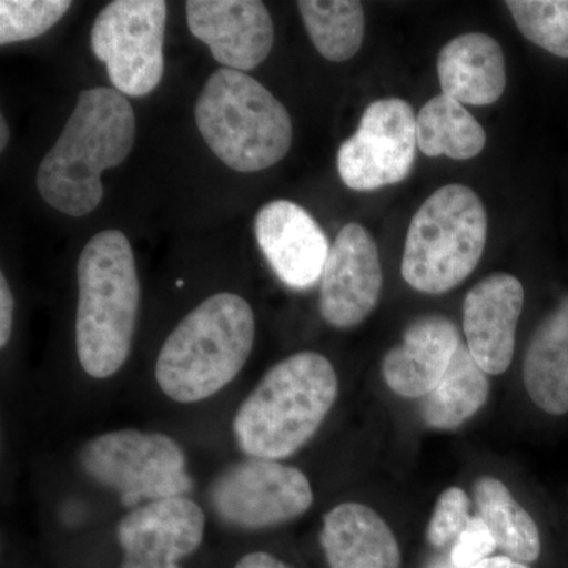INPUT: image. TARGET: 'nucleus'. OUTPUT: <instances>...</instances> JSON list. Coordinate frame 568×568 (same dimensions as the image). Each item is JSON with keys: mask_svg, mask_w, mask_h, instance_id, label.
I'll use <instances>...</instances> for the list:
<instances>
[{"mask_svg": "<svg viewBox=\"0 0 568 568\" xmlns=\"http://www.w3.org/2000/svg\"><path fill=\"white\" fill-rule=\"evenodd\" d=\"M136 136V115L115 89L82 91L65 129L41 160L37 189L44 203L81 219L103 200V171L129 159Z\"/></svg>", "mask_w": 568, "mask_h": 568, "instance_id": "nucleus-1", "label": "nucleus"}, {"mask_svg": "<svg viewBox=\"0 0 568 568\" xmlns=\"http://www.w3.org/2000/svg\"><path fill=\"white\" fill-rule=\"evenodd\" d=\"M338 396L324 355L304 351L272 366L239 407L235 443L250 458L291 457L316 435Z\"/></svg>", "mask_w": 568, "mask_h": 568, "instance_id": "nucleus-2", "label": "nucleus"}, {"mask_svg": "<svg viewBox=\"0 0 568 568\" xmlns=\"http://www.w3.org/2000/svg\"><path fill=\"white\" fill-rule=\"evenodd\" d=\"M78 290V358L89 376L108 379L129 361L141 304L133 248L122 231H102L85 244Z\"/></svg>", "mask_w": 568, "mask_h": 568, "instance_id": "nucleus-3", "label": "nucleus"}, {"mask_svg": "<svg viewBox=\"0 0 568 568\" xmlns=\"http://www.w3.org/2000/svg\"><path fill=\"white\" fill-rule=\"evenodd\" d=\"M256 321L237 294L220 293L183 317L160 349L155 379L173 402H203L219 394L252 354Z\"/></svg>", "mask_w": 568, "mask_h": 568, "instance_id": "nucleus-4", "label": "nucleus"}, {"mask_svg": "<svg viewBox=\"0 0 568 568\" xmlns=\"http://www.w3.org/2000/svg\"><path fill=\"white\" fill-rule=\"evenodd\" d=\"M194 119L209 149L239 173L274 166L293 144L290 112L244 71L216 70L197 97Z\"/></svg>", "mask_w": 568, "mask_h": 568, "instance_id": "nucleus-5", "label": "nucleus"}, {"mask_svg": "<svg viewBox=\"0 0 568 568\" xmlns=\"http://www.w3.org/2000/svg\"><path fill=\"white\" fill-rule=\"evenodd\" d=\"M487 237V211L478 194L462 183L440 186L410 220L403 278L420 293H447L476 271Z\"/></svg>", "mask_w": 568, "mask_h": 568, "instance_id": "nucleus-6", "label": "nucleus"}, {"mask_svg": "<svg viewBox=\"0 0 568 568\" xmlns=\"http://www.w3.org/2000/svg\"><path fill=\"white\" fill-rule=\"evenodd\" d=\"M80 463L92 480L121 495L126 507L192 489L185 452L162 433L118 429L92 437L81 448Z\"/></svg>", "mask_w": 568, "mask_h": 568, "instance_id": "nucleus-7", "label": "nucleus"}, {"mask_svg": "<svg viewBox=\"0 0 568 568\" xmlns=\"http://www.w3.org/2000/svg\"><path fill=\"white\" fill-rule=\"evenodd\" d=\"M166 17L163 0H115L93 21V55L122 95L145 97L162 82Z\"/></svg>", "mask_w": 568, "mask_h": 568, "instance_id": "nucleus-8", "label": "nucleus"}, {"mask_svg": "<svg viewBox=\"0 0 568 568\" xmlns=\"http://www.w3.org/2000/svg\"><path fill=\"white\" fill-rule=\"evenodd\" d=\"M209 496L224 523L250 530L293 521L313 506L305 474L275 459L248 458L227 466Z\"/></svg>", "mask_w": 568, "mask_h": 568, "instance_id": "nucleus-9", "label": "nucleus"}, {"mask_svg": "<svg viewBox=\"0 0 568 568\" xmlns=\"http://www.w3.org/2000/svg\"><path fill=\"white\" fill-rule=\"evenodd\" d=\"M417 118L402 99L368 104L357 132L338 149L336 166L347 189L373 192L405 181L416 163Z\"/></svg>", "mask_w": 568, "mask_h": 568, "instance_id": "nucleus-10", "label": "nucleus"}, {"mask_svg": "<svg viewBox=\"0 0 568 568\" xmlns=\"http://www.w3.org/2000/svg\"><path fill=\"white\" fill-rule=\"evenodd\" d=\"M204 530V510L190 497L141 504L118 526L121 568H181L203 544Z\"/></svg>", "mask_w": 568, "mask_h": 568, "instance_id": "nucleus-11", "label": "nucleus"}, {"mask_svg": "<svg viewBox=\"0 0 568 568\" xmlns=\"http://www.w3.org/2000/svg\"><path fill=\"white\" fill-rule=\"evenodd\" d=\"M321 278L320 312L332 327H357L372 315L383 291V265L375 239L362 224L343 226Z\"/></svg>", "mask_w": 568, "mask_h": 568, "instance_id": "nucleus-12", "label": "nucleus"}, {"mask_svg": "<svg viewBox=\"0 0 568 568\" xmlns=\"http://www.w3.org/2000/svg\"><path fill=\"white\" fill-rule=\"evenodd\" d=\"M186 24L224 69H256L274 47V22L257 0H189Z\"/></svg>", "mask_w": 568, "mask_h": 568, "instance_id": "nucleus-13", "label": "nucleus"}, {"mask_svg": "<svg viewBox=\"0 0 568 568\" xmlns=\"http://www.w3.org/2000/svg\"><path fill=\"white\" fill-rule=\"evenodd\" d=\"M254 234L286 286L306 290L323 276L331 245L323 227L302 205L287 200L263 205L254 220Z\"/></svg>", "mask_w": 568, "mask_h": 568, "instance_id": "nucleus-14", "label": "nucleus"}, {"mask_svg": "<svg viewBox=\"0 0 568 568\" xmlns=\"http://www.w3.org/2000/svg\"><path fill=\"white\" fill-rule=\"evenodd\" d=\"M523 305V284L503 272L487 276L467 293L463 305L467 349L487 375H503L510 366Z\"/></svg>", "mask_w": 568, "mask_h": 568, "instance_id": "nucleus-15", "label": "nucleus"}, {"mask_svg": "<svg viewBox=\"0 0 568 568\" xmlns=\"http://www.w3.org/2000/svg\"><path fill=\"white\" fill-rule=\"evenodd\" d=\"M459 345L454 321L440 315L417 317L407 325L402 345L384 357V381L403 398H424L446 375Z\"/></svg>", "mask_w": 568, "mask_h": 568, "instance_id": "nucleus-16", "label": "nucleus"}, {"mask_svg": "<svg viewBox=\"0 0 568 568\" xmlns=\"http://www.w3.org/2000/svg\"><path fill=\"white\" fill-rule=\"evenodd\" d=\"M437 77L444 95L462 104L496 103L507 84L503 48L487 33L455 37L437 55Z\"/></svg>", "mask_w": 568, "mask_h": 568, "instance_id": "nucleus-17", "label": "nucleus"}, {"mask_svg": "<svg viewBox=\"0 0 568 568\" xmlns=\"http://www.w3.org/2000/svg\"><path fill=\"white\" fill-rule=\"evenodd\" d=\"M321 545L332 568H402L394 532L364 504L332 508L324 518Z\"/></svg>", "mask_w": 568, "mask_h": 568, "instance_id": "nucleus-18", "label": "nucleus"}, {"mask_svg": "<svg viewBox=\"0 0 568 568\" xmlns=\"http://www.w3.org/2000/svg\"><path fill=\"white\" fill-rule=\"evenodd\" d=\"M523 381L544 413H568V295L534 332L523 362Z\"/></svg>", "mask_w": 568, "mask_h": 568, "instance_id": "nucleus-19", "label": "nucleus"}, {"mask_svg": "<svg viewBox=\"0 0 568 568\" xmlns=\"http://www.w3.org/2000/svg\"><path fill=\"white\" fill-rule=\"evenodd\" d=\"M487 373L474 361L467 346L459 345L446 375L420 403V416L429 428L448 432L465 425L487 403Z\"/></svg>", "mask_w": 568, "mask_h": 568, "instance_id": "nucleus-20", "label": "nucleus"}, {"mask_svg": "<svg viewBox=\"0 0 568 568\" xmlns=\"http://www.w3.org/2000/svg\"><path fill=\"white\" fill-rule=\"evenodd\" d=\"M474 497L478 517L488 526L500 551L523 564L538 559L541 544L536 521L503 481L488 476L478 478Z\"/></svg>", "mask_w": 568, "mask_h": 568, "instance_id": "nucleus-21", "label": "nucleus"}, {"mask_svg": "<svg viewBox=\"0 0 568 568\" xmlns=\"http://www.w3.org/2000/svg\"><path fill=\"white\" fill-rule=\"evenodd\" d=\"M487 133L457 100L437 95L417 115V148L426 156L470 160L484 151Z\"/></svg>", "mask_w": 568, "mask_h": 568, "instance_id": "nucleus-22", "label": "nucleus"}, {"mask_svg": "<svg viewBox=\"0 0 568 568\" xmlns=\"http://www.w3.org/2000/svg\"><path fill=\"white\" fill-rule=\"evenodd\" d=\"M302 20L317 52L331 62H346L361 50L365 13L355 0H301Z\"/></svg>", "mask_w": 568, "mask_h": 568, "instance_id": "nucleus-23", "label": "nucleus"}, {"mask_svg": "<svg viewBox=\"0 0 568 568\" xmlns=\"http://www.w3.org/2000/svg\"><path fill=\"white\" fill-rule=\"evenodd\" d=\"M506 6L525 39L568 59V0H508Z\"/></svg>", "mask_w": 568, "mask_h": 568, "instance_id": "nucleus-24", "label": "nucleus"}, {"mask_svg": "<svg viewBox=\"0 0 568 568\" xmlns=\"http://www.w3.org/2000/svg\"><path fill=\"white\" fill-rule=\"evenodd\" d=\"M73 3L69 0H2L0 44L37 39L62 20Z\"/></svg>", "mask_w": 568, "mask_h": 568, "instance_id": "nucleus-25", "label": "nucleus"}, {"mask_svg": "<svg viewBox=\"0 0 568 568\" xmlns=\"http://www.w3.org/2000/svg\"><path fill=\"white\" fill-rule=\"evenodd\" d=\"M469 497L462 488H447L437 499L426 529V540L435 548L455 544L470 521Z\"/></svg>", "mask_w": 568, "mask_h": 568, "instance_id": "nucleus-26", "label": "nucleus"}, {"mask_svg": "<svg viewBox=\"0 0 568 568\" xmlns=\"http://www.w3.org/2000/svg\"><path fill=\"white\" fill-rule=\"evenodd\" d=\"M497 548L495 537L480 517L470 518L465 532L452 545L450 562L457 568H470L488 559Z\"/></svg>", "mask_w": 568, "mask_h": 568, "instance_id": "nucleus-27", "label": "nucleus"}, {"mask_svg": "<svg viewBox=\"0 0 568 568\" xmlns=\"http://www.w3.org/2000/svg\"><path fill=\"white\" fill-rule=\"evenodd\" d=\"M14 297L6 275L0 274V347L9 345L13 331Z\"/></svg>", "mask_w": 568, "mask_h": 568, "instance_id": "nucleus-28", "label": "nucleus"}, {"mask_svg": "<svg viewBox=\"0 0 568 568\" xmlns=\"http://www.w3.org/2000/svg\"><path fill=\"white\" fill-rule=\"evenodd\" d=\"M235 568H291L286 566V564L282 562V560L274 558V556L268 555V552L256 551L250 552V555L244 556L241 560H239L237 566Z\"/></svg>", "mask_w": 568, "mask_h": 568, "instance_id": "nucleus-29", "label": "nucleus"}, {"mask_svg": "<svg viewBox=\"0 0 568 568\" xmlns=\"http://www.w3.org/2000/svg\"><path fill=\"white\" fill-rule=\"evenodd\" d=\"M470 568H529L526 564L508 558V556H499V558H488L481 560L480 564Z\"/></svg>", "mask_w": 568, "mask_h": 568, "instance_id": "nucleus-30", "label": "nucleus"}, {"mask_svg": "<svg viewBox=\"0 0 568 568\" xmlns=\"http://www.w3.org/2000/svg\"><path fill=\"white\" fill-rule=\"evenodd\" d=\"M10 140V130L7 125L6 118H0V151H6L7 144Z\"/></svg>", "mask_w": 568, "mask_h": 568, "instance_id": "nucleus-31", "label": "nucleus"}, {"mask_svg": "<svg viewBox=\"0 0 568 568\" xmlns=\"http://www.w3.org/2000/svg\"><path fill=\"white\" fill-rule=\"evenodd\" d=\"M433 568H457L454 566V564L450 562V560H448V562H443V560H440V562H437L435 567Z\"/></svg>", "mask_w": 568, "mask_h": 568, "instance_id": "nucleus-32", "label": "nucleus"}]
</instances>
